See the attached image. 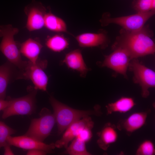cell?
Returning a JSON list of instances; mask_svg holds the SVG:
<instances>
[{
  "mask_svg": "<svg viewBox=\"0 0 155 155\" xmlns=\"http://www.w3.org/2000/svg\"><path fill=\"white\" fill-rule=\"evenodd\" d=\"M47 65V62L46 60L38 59L35 63L29 61L24 69L18 73L17 79L30 80L35 89L46 91L48 78L44 70Z\"/></svg>",
  "mask_w": 155,
  "mask_h": 155,
  "instance_id": "cell-6",
  "label": "cell"
},
{
  "mask_svg": "<svg viewBox=\"0 0 155 155\" xmlns=\"http://www.w3.org/2000/svg\"><path fill=\"white\" fill-rule=\"evenodd\" d=\"M133 8L137 12L155 11V0H137L134 4Z\"/></svg>",
  "mask_w": 155,
  "mask_h": 155,
  "instance_id": "cell-24",
  "label": "cell"
},
{
  "mask_svg": "<svg viewBox=\"0 0 155 155\" xmlns=\"http://www.w3.org/2000/svg\"><path fill=\"white\" fill-rule=\"evenodd\" d=\"M47 153L45 151L39 149L28 150L26 153L27 155H44Z\"/></svg>",
  "mask_w": 155,
  "mask_h": 155,
  "instance_id": "cell-27",
  "label": "cell"
},
{
  "mask_svg": "<svg viewBox=\"0 0 155 155\" xmlns=\"http://www.w3.org/2000/svg\"><path fill=\"white\" fill-rule=\"evenodd\" d=\"M150 110L135 112L127 118L122 119L117 123L116 127L118 130L125 131L128 136L142 127L145 124Z\"/></svg>",
  "mask_w": 155,
  "mask_h": 155,
  "instance_id": "cell-13",
  "label": "cell"
},
{
  "mask_svg": "<svg viewBox=\"0 0 155 155\" xmlns=\"http://www.w3.org/2000/svg\"><path fill=\"white\" fill-rule=\"evenodd\" d=\"M117 129L115 125L108 122L97 133L98 138L97 143L100 149L106 151L111 144L117 141L118 138Z\"/></svg>",
  "mask_w": 155,
  "mask_h": 155,
  "instance_id": "cell-14",
  "label": "cell"
},
{
  "mask_svg": "<svg viewBox=\"0 0 155 155\" xmlns=\"http://www.w3.org/2000/svg\"><path fill=\"white\" fill-rule=\"evenodd\" d=\"M154 14L155 11L150 10L145 12H137L126 16L106 17L104 19L103 24L106 26L110 24H114L121 26L125 30L135 31L142 28L148 20Z\"/></svg>",
  "mask_w": 155,
  "mask_h": 155,
  "instance_id": "cell-7",
  "label": "cell"
},
{
  "mask_svg": "<svg viewBox=\"0 0 155 155\" xmlns=\"http://www.w3.org/2000/svg\"><path fill=\"white\" fill-rule=\"evenodd\" d=\"M92 128L87 127L82 129L75 137L85 143L89 141L92 136Z\"/></svg>",
  "mask_w": 155,
  "mask_h": 155,
  "instance_id": "cell-26",
  "label": "cell"
},
{
  "mask_svg": "<svg viewBox=\"0 0 155 155\" xmlns=\"http://www.w3.org/2000/svg\"><path fill=\"white\" fill-rule=\"evenodd\" d=\"M7 142L10 146L24 150L39 149L47 153H52L53 150L55 148L54 143L46 144L25 135L15 137L10 136L7 138Z\"/></svg>",
  "mask_w": 155,
  "mask_h": 155,
  "instance_id": "cell-12",
  "label": "cell"
},
{
  "mask_svg": "<svg viewBox=\"0 0 155 155\" xmlns=\"http://www.w3.org/2000/svg\"><path fill=\"white\" fill-rule=\"evenodd\" d=\"M37 90L34 88L29 90L26 95L17 98H10L9 104L3 110V119L16 115H30L36 109Z\"/></svg>",
  "mask_w": 155,
  "mask_h": 155,
  "instance_id": "cell-5",
  "label": "cell"
},
{
  "mask_svg": "<svg viewBox=\"0 0 155 155\" xmlns=\"http://www.w3.org/2000/svg\"><path fill=\"white\" fill-rule=\"evenodd\" d=\"M49 100L53 110L59 135L63 133L72 123L84 117L91 115L99 116L102 114L98 106L93 110H82L70 107L52 96Z\"/></svg>",
  "mask_w": 155,
  "mask_h": 155,
  "instance_id": "cell-2",
  "label": "cell"
},
{
  "mask_svg": "<svg viewBox=\"0 0 155 155\" xmlns=\"http://www.w3.org/2000/svg\"><path fill=\"white\" fill-rule=\"evenodd\" d=\"M46 44L51 51L59 52L67 48L69 43L63 36L56 34L48 38L46 41Z\"/></svg>",
  "mask_w": 155,
  "mask_h": 155,
  "instance_id": "cell-21",
  "label": "cell"
},
{
  "mask_svg": "<svg viewBox=\"0 0 155 155\" xmlns=\"http://www.w3.org/2000/svg\"><path fill=\"white\" fill-rule=\"evenodd\" d=\"M10 99L7 100L0 99V111L4 110L9 105Z\"/></svg>",
  "mask_w": 155,
  "mask_h": 155,
  "instance_id": "cell-28",
  "label": "cell"
},
{
  "mask_svg": "<svg viewBox=\"0 0 155 155\" xmlns=\"http://www.w3.org/2000/svg\"><path fill=\"white\" fill-rule=\"evenodd\" d=\"M44 21V26L51 31L57 32H67V25L65 22L51 13H45Z\"/></svg>",
  "mask_w": 155,
  "mask_h": 155,
  "instance_id": "cell-20",
  "label": "cell"
},
{
  "mask_svg": "<svg viewBox=\"0 0 155 155\" xmlns=\"http://www.w3.org/2000/svg\"><path fill=\"white\" fill-rule=\"evenodd\" d=\"M129 62V66L134 73V80L141 87L142 96L146 98L150 94L148 89L155 86V73L141 63L135 59Z\"/></svg>",
  "mask_w": 155,
  "mask_h": 155,
  "instance_id": "cell-8",
  "label": "cell"
},
{
  "mask_svg": "<svg viewBox=\"0 0 155 155\" xmlns=\"http://www.w3.org/2000/svg\"><path fill=\"white\" fill-rule=\"evenodd\" d=\"M46 11L41 3L34 0L25 7L24 11L27 16L26 27L29 31L39 30L44 26Z\"/></svg>",
  "mask_w": 155,
  "mask_h": 155,
  "instance_id": "cell-10",
  "label": "cell"
},
{
  "mask_svg": "<svg viewBox=\"0 0 155 155\" xmlns=\"http://www.w3.org/2000/svg\"><path fill=\"white\" fill-rule=\"evenodd\" d=\"M16 131L4 122L0 121V149L7 143L8 137L14 134Z\"/></svg>",
  "mask_w": 155,
  "mask_h": 155,
  "instance_id": "cell-25",
  "label": "cell"
},
{
  "mask_svg": "<svg viewBox=\"0 0 155 155\" xmlns=\"http://www.w3.org/2000/svg\"><path fill=\"white\" fill-rule=\"evenodd\" d=\"M155 154L154 145L150 140L144 141L139 145L137 149L136 155H154Z\"/></svg>",
  "mask_w": 155,
  "mask_h": 155,
  "instance_id": "cell-23",
  "label": "cell"
},
{
  "mask_svg": "<svg viewBox=\"0 0 155 155\" xmlns=\"http://www.w3.org/2000/svg\"><path fill=\"white\" fill-rule=\"evenodd\" d=\"M79 45L82 47L99 46L103 48L108 42L106 33L87 32L80 34L75 37Z\"/></svg>",
  "mask_w": 155,
  "mask_h": 155,
  "instance_id": "cell-15",
  "label": "cell"
},
{
  "mask_svg": "<svg viewBox=\"0 0 155 155\" xmlns=\"http://www.w3.org/2000/svg\"><path fill=\"white\" fill-rule=\"evenodd\" d=\"M10 145L8 144L7 143L4 147V154L5 155H14V153H13L11 150V148Z\"/></svg>",
  "mask_w": 155,
  "mask_h": 155,
  "instance_id": "cell-29",
  "label": "cell"
},
{
  "mask_svg": "<svg viewBox=\"0 0 155 155\" xmlns=\"http://www.w3.org/2000/svg\"><path fill=\"white\" fill-rule=\"evenodd\" d=\"M135 105L132 98L122 97L115 102L106 105V114L108 115L114 113H126L131 109Z\"/></svg>",
  "mask_w": 155,
  "mask_h": 155,
  "instance_id": "cell-18",
  "label": "cell"
},
{
  "mask_svg": "<svg viewBox=\"0 0 155 155\" xmlns=\"http://www.w3.org/2000/svg\"><path fill=\"white\" fill-rule=\"evenodd\" d=\"M62 62L68 68L79 72L82 77L86 76L89 70L79 49L74 50L67 54Z\"/></svg>",
  "mask_w": 155,
  "mask_h": 155,
  "instance_id": "cell-16",
  "label": "cell"
},
{
  "mask_svg": "<svg viewBox=\"0 0 155 155\" xmlns=\"http://www.w3.org/2000/svg\"><path fill=\"white\" fill-rule=\"evenodd\" d=\"M153 33L147 26L134 31L123 29L117 38L115 46L125 49L131 59L148 55L154 54L155 52V43L152 38Z\"/></svg>",
  "mask_w": 155,
  "mask_h": 155,
  "instance_id": "cell-1",
  "label": "cell"
},
{
  "mask_svg": "<svg viewBox=\"0 0 155 155\" xmlns=\"http://www.w3.org/2000/svg\"><path fill=\"white\" fill-rule=\"evenodd\" d=\"M39 115V118L31 120L24 135L43 142L49 135L56 121L53 113L47 108H43Z\"/></svg>",
  "mask_w": 155,
  "mask_h": 155,
  "instance_id": "cell-4",
  "label": "cell"
},
{
  "mask_svg": "<svg viewBox=\"0 0 155 155\" xmlns=\"http://www.w3.org/2000/svg\"><path fill=\"white\" fill-rule=\"evenodd\" d=\"M94 125V122L90 116L74 122L66 129L61 138L54 143L55 148H66L69 143L77 136L82 129L87 127L93 128Z\"/></svg>",
  "mask_w": 155,
  "mask_h": 155,
  "instance_id": "cell-11",
  "label": "cell"
},
{
  "mask_svg": "<svg viewBox=\"0 0 155 155\" xmlns=\"http://www.w3.org/2000/svg\"><path fill=\"white\" fill-rule=\"evenodd\" d=\"M85 142L75 137L66 148V153L70 155H91L87 150Z\"/></svg>",
  "mask_w": 155,
  "mask_h": 155,
  "instance_id": "cell-22",
  "label": "cell"
},
{
  "mask_svg": "<svg viewBox=\"0 0 155 155\" xmlns=\"http://www.w3.org/2000/svg\"><path fill=\"white\" fill-rule=\"evenodd\" d=\"M42 47L39 41L29 38L21 44L20 50L21 53L27 58L29 61L35 63L38 59Z\"/></svg>",
  "mask_w": 155,
  "mask_h": 155,
  "instance_id": "cell-17",
  "label": "cell"
},
{
  "mask_svg": "<svg viewBox=\"0 0 155 155\" xmlns=\"http://www.w3.org/2000/svg\"><path fill=\"white\" fill-rule=\"evenodd\" d=\"M131 59L129 54L125 49L115 46L112 53L105 56L102 66L110 68L127 77V69Z\"/></svg>",
  "mask_w": 155,
  "mask_h": 155,
  "instance_id": "cell-9",
  "label": "cell"
},
{
  "mask_svg": "<svg viewBox=\"0 0 155 155\" xmlns=\"http://www.w3.org/2000/svg\"><path fill=\"white\" fill-rule=\"evenodd\" d=\"M19 32L18 28L13 27L11 24L0 25V37L2 38L0 51L8 61L22 71L28 61L22 60L20 50L14 40V36Z\"/></svg>",
  "mask_w": 155,
  "mask_h": 155,
  "instance_id": "cell-3",
  "label": "cell"
},
{
  "mask_svg": "<svg viewBox=\"0 0 155 155\" xmlns=\"http://www.w3.org/2000/svg\"><path fill=\"white\" fill-rule=\"evenodd\" d=\"M13 65L7 61L0 66V99H5L7 86L12 78Z\"/></svg>",
  "mask_w": 155,
  "mask_h": 155,
  "instance_id": "cell-19",
  "label": "cell"
}]
</instances>
